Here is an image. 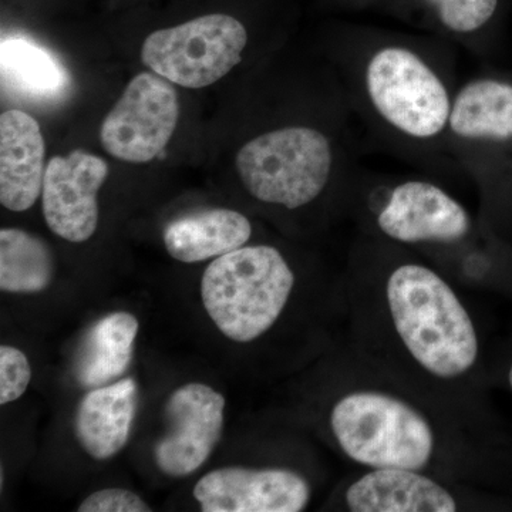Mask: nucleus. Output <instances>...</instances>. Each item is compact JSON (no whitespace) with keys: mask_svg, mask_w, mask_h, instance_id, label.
Masks as SVG:
<instances>
[{"mask_svg":"<svg viewBox=\"0 0 512 512\" xmlns=\"http://www.w3.org/2000/svg\"><path fill=\"white\" fill-rule=\"evenodd\" d=\"M329 426L340 451L366 468L424 471L439 450V436L429 417L383 390L343 394L330 409Z\"/></svg>","mask_w":512,"mask_h":512,"instance_id":"2","label":"nucleus"},{"mask_svg":"<svg viewBox=\"0 0 512 512\" xmlns=\"http://www.w3.org/2000/svg\"><path fill=\"white\" fill-rule=\"evenodd\" d=\"M367 90L384 119L409 136H436L450 119L446 87L409 50H380L367 67Z\"/></svg>","mask_w":512,"mask_h":512,"instance_id":"6","label":"nucleus"},{"mask_svg":"<svg viewBox=\"0 0 512 512\" xmlns=\"http://www.w3.org/2000/svg\"><path fill=\"white\" fill-rule=\"evenodd\" d=\"M32 369L25 353L13 346L0 348V404L20 399L28 390Z\"/></svg>","mask_w":512,"mask_h":512,"instance_id":"21","label":"nucleus"},{"mask_svg":"<svg viewBox=\"0 0 512 512\" xmlns=\"http://www.w3.org/2000/svg\"><path fill=\"white\" fill-rule=\"evenodd\" d=\"M293 286L295 275L278 249L244 245L218 256L205 269L201 298L222 335L249 343L278 322Z\"/></svg>","mask_w":512,"mask_h":512,"instance_id":"3","label":"nucleus"},{"mask_svg":"<svg viewBox=\"0 0 512 512\" xmlns=\"http://www.w3.org/2000/svg\"><path fill=\"white\" fill-rule=\"evenodd\" d=\"M55 275L52 249L18 228L0 231V289L8 293L46 291Z\"/></svg>","mask_w":512,"mask_h":512,"instance_id":"19","label":"nucleus"},{"mask_svg":"<svg viewBox=\"0 0 512 512\" xmlns=\"http://www.w3.org/2000/svg\"><path fill=\"white\" fill-rule=\"evenodd\" d=\"M384 305L397 340L424 373L453 382L474 369L476 325L443 276L424 265L397 266L384 285Z\"/></svg>","mask_w":512,"mask_h":512,"instance_id":"1","label":"nucleus"},{"mask_svg":"<svg viewBox=\"0 0 512 512\" xmlns=\"http://www.w3.org/2000/svg\"><path fill=\"white\" fill-rule=\"evenodd\" d=\"M45 138L39 123L22 110L0 117V202L9 211H28L45 180Z\"/></svg>","mask_w":512,"mask_h":512,"instance_id":"13","label":"nucleus"},{"mask_svg":"<svg viewBox=\"0 0 512 512\" xmlns=\"http://www.w3.org/2000/svg\"><path fill=\"white\" fill-rule=\"evenodd\" d=\"M235 167L256 200L296 210L325 190L332 150L319 131L286 127L245 144L238 151Z\"/></svg>","mask_w":512,"mask_h":512,"instance_id":"4","label":"nucleus"},{"mask_svg":"<svg viewBox=\"0 0 512 512\" xmlns=\"http://www.w3.org/2000/svg\"><path fill=\"white\" fill-rule=\"evenodd\" d=\"M225 399L204 383L175 390L165 406L168 433L154 447L158 468L185 477L207 463L224 430Z\"/></svg>","mask_w":512,"mask_h":512,"instance_id":"8","label":"nucleus"},{"mask_svg":"<svg viewBox=\"0 0 512 512\" xmlns=\"http://www.w3.org/2000/svg\"><path fill=\"white\" fill-rule=\"evenodd\" d=\"M353 512H454L456 495L429 474L409 468H369L343 494Z\"/></svg>","mask_w":512,"mask_h":512,"instance_id":"12","label":"nucleus"},{"mask_svg":"<svg viewBox=\"0 0 512 512\" xmlns=\"http://www.w3.org/2000/svg\"><path fill=\"white\" fill-rule=\"evenodd\" d=\"M247 43V29L238 19L214 13L151 33L141 46V60L168 82L202 89L241 63Z\"/></svg>","mask_w":512,"mask_h":512,"instance_id":"5","label":"nucleus"},{"mask_svg":"<svg viewBox=\"0 0 512 512\" xmlns=\"http://www.w3.org/2000/svg\"><path fill=\"white\" fill-rule=\"evenodd\" d=\"M138 387L119 379L90 390L77 407L74 433L94 460H109L126 446L137 413Z\"/></svg>","mask_w":512,"mask_h":512,"instance_id":"14","label":"nucleus"},{"mask_svg":"<svg viewBox=\"0 0 512 512\" xmlns=\"http://www.w3.org/2000/svg\"><path fill=\"white\" fill-rule=\"evenodd\" d=\"M3 90L32 103H55L70 87V76L50 50L25 37H5L0 45Z\"/></svg>","mask_w":512,"mask_h":512,"instance_id":"16","label":"nucleus"},{"mask_svg":"<svg viewBox=\"0 0 512 512\" xmlns=\"http://www.w3.org/2000/svg\"><path fill=\"white\" fill-rule=\"evenodd\" d=\"M508 382H510V386L512 389V365H511L510 373H508Z\"/></svg>","mask_w":512,"mask_h":512,"instance_id":"23","label":"nucleus"},{"mask_svg":"<svg viewBox=\"0 0 512 512\" xmlns=\"http://www.w3.org/2000/svg\"><path fill=\"white\" fill-rule=\"evenodd\" d=\"M79 512H150V507L133 491L124 488H106L90 494L77 508Z\"/></svg>","mask_w":512,"mask_h":512,"instance_id":"22","label":"nucleus"},{"mask_svg":"<svg viewBox=\"0 0 512 512\" xmlns=\"http://www.w3.org/2000/svg\"><path fill=\"white\" fill-rule=\"evenodd\" d=\"M252 225L234 210H205L185 215L164 228L168 254L184 264L218 258L244 247L251 239Z\"/></svg>","mask_w":512,"mask_h":512,"instance_id":"15","label":"nucleus"},{"mask_svg":"<svg viewBox=\"0 0 512 512\" xmlns=\"http://www.w3.org/2000/svg\"><path fill=\"white\" fill-rule=\"evenodd\" d=\"M451 130L464 138H512V86L495 80L467 84L450 111Z\"/></svg>","mask_w":512,"mask_h":512,"instance_id":"18","label":"nucleus"},{"mask_svg":"<svg viewBox=\"0 0 512 512\" xmlns=\"http://www.w3.org/2000/svg\"><path fill=\"white\" fill-rule=\"evenodd\" d=\"M439 10L441 22L458 33L474 32L491 18L498 0H431Z\"/></svg>","mask_w":512,"mask_h":512,"instance_id":"20","label":"nucleus"},{"mask_svg":"<svg viewBox=\"0 0 512 512\" xmlns=\"http://www.w3.org/2000/svg\"><path fill=\"white\" fill-rule=\"evenodd\" d=\"M138 328L136 316L128 312H114L94 323L77 352V382L96 389L119 380L131 365Z\"/></svg>","mask_w":512,"mask_h":512,"instance_id":"17","label":"nucleus"},{"mask_svg":"<svg viewBox=\"0 0 512 512\" xmlns=\"http://www.w3.org/2000/svg\"><path fill=\"white\" fill-rule=\"evenodd\" d=\"M109 177L103 158L83 150L56 156L47 163L42 207L47 227L57 237L80 244L99 225V191Z\"/></svg>","mask_w":512,"mask_h":512,"instance_id":"9","label":"nucleus"},{"mask_svg":"<svg viewBox=\"0 0 512 512\" xmlns=\"http://www.w3.org/2000/svg\"><path fill=\"white\" fill-rule=\"evenodd\" d=\"M377 224L383 234L404 242H454L470 231L463 205L436 185L410 181L394 188Z\"/></svg>","mask_w":512,"mask_h":512,"instance_id":"11","label":"nucleus"},{"mask_svg":"<svg viewBox=\"0 0 512 512\" xmlns=\"http://www.w3.org/2000/svg\"><path fill=\"white\" fill-rule=\"evenodd\" d=\"M180 120L173 84L156 73H140L100 127V143L111 157L143 164L163 153Z\"/></svg>","mask_w":512,"mask_h":512,"instance_id":"7","label":"nucleus"},{"mask_svg":"<svg viewBox=\"0 0 512 512\" xmlns=\"http://www.w3.org/2000/svg\"><path fill=\"white\" fill-rule=\"evenodd\" d=\"M311 497L309 481L288 468H218L194 488L204 512H299Z\"/></svg>","mask_w":512,"mask_h":512,"instance_id":"10","label":"nucleus"}]
</instances>
